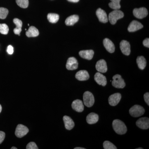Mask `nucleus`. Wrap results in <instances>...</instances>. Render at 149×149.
Returning a JSON list of instances; mask_svg holds the SVG:
<instances>
[{"label":"nucleus","instance_id":"nucleus-1","mask_svg":"<svg viewBox=\"0 0 149 149\" xmlns=\"http://www.w3.org/2000/svg\"><path fill=\"white\" fill-rule=\"evenodd\" d=\"M112 125L113 130L118 134L123 135L127 132V127L121 120L118 119L114 120L113 122Z\"/></svg>","mask_w":149,"mask_h":149},{"label":"nucleus","instance_id":"nucleus-2","mask_svg":"<svg viewBox=\"0 0 149 149\" xmlns=\"http://www.w3.org/2000/svg\"><path fill=\"white\" fill-rule=\"evenodd\" d=\"M124 17V13L119 10H114L109 13L108 20L112 24H115L118 19L122 18Z\"/></svg>","mask_w":149,"mask_h":149},{"label":"nucleus","instance_id":"nucleus-3","mask_svg":"<svg viewBox=\"0 0 149 149\" xmlns=\"http://www.w3.org/2000/svg\"><path fill=\"white\" fill-rule=\"evenodd\" d=\"M144 108L139 105H135L129 110V113L131 116L134 117H140L145 113Z\"/></svg>","mask_w":149,"mask_h":149},{"label":"nucleus","instance_id":"nucleus-4","mask_svg":"<svg viewBox=\"0 0 149 149\" xmlns=\"http://www.w3.org/2000/svg\"><path fill=\"white\" fill-rule=\"evenodd\" d=\"M83 102L86 107H91L95 103V98L92 93L86 91L83 95Z\"/></svg>","mask_w":149,"mask_h":149},{"label":"nucleus","instance_id":"nucleus-5","mask_svg":"<svg viewBox=\"0 0 149 149\" xmlns=\"http://www.w3.org/2000/svg\"><path fill=\"white\" fill-rule=\"evenodd\" d=\"M112 85L115 88H123L125 87V84L124 80L120 74H117L113 77Z\"/></svg>","mask_w":149,"mask_h":149},{"label":"nucleus","instance_id":"nucleus-6","mask_svg":"<svg viewBox=\"0 0 149 149\" xmlns=\"http://www.w3.org/2000/svg\"><path fill=\"white\" fill-rule=\"evenodd\" d=\"M29 129L25 125L19 124L17 125L15 131V136L19 138H21L27 135Z\"/></svg>","mask_w":149,"mask_h":149},{"label":"nucleus","instance_id":"nucleus-7","mask_svg":"<svg viewBox=\"0 0 149 149\" xmlns=\"http://www.w3.org/2000/svg\"><path fill=\"white\" fill-rule=\"evenodd\" d=\"M133 15L138 19H143L148 15V11L145 8H135L133 10Z\"/></svg>","mask_w":149,"mask_h":149},{"label":"nucleus","instance_id":"nucleus-8","mask_svg":"<svg viewBox=\"0 0 149 149\" xmlns=\"http://www.w3.org/2000/svg\"><path fill=\"white\" fill-rule=\"evenodd\" d=\"M136 125L142 129H148L149 128V119L148 117H143L139 118L136 121Z\"/></svg>","mask_w":149,"mask_h":149},{"label":"nucleus","instance_id":"nucleus-9","mask_svg":"<svg viewBox=\"0 0 149 149\" xmlns=\"http://www.w3.org/2000/svg\"><path fill=\"white\" fill-rule=\"evenodd\" d=\"M120 47L122 53L125 55L128 56L130 53V43L126 40H122L120 42Z\"/></svg>","mask_w":149,"mask_h":149},{"label":"nucleus","instance_id":"nucleus-10","mask_svg":"<svg viewBox=\"0 0 149 149\" xmlns=\"http://www.w3.org/2000/svg\"><path fill=\"white\" fill-rule=\"evenodd\" d=\"M78 63L77 60L74 57H70L67 62L66 67L68 70H74L78 68Z\"/></svg>","mask_w":149,"mask_h":149},{"label":"nucleus","instance_id":"nucleus-11","mask_svg":"<svg viewBox=\"0 0 149 149\" xmlns=\"http://www.w3.org/2000/svg\"><path fill=\"white\" fill-rule=\"evenodd\" d=\"M121 98V95L120 93H115L109 98V103L111 106H115L120 102Z\"/></svg>","mask_w":149,"mask_h":149},{"label":"nucleus","instance_id":"nucleus-12","mask_svg":"<svg viewBox=\"0 0 149 149\" xmlns=\"http://www.w3.org/2000/svg\"><path fill=\"white\" fill-rule=\"evenodd\" d=\"M96 15L98 18L99 21L102 23H105L108 21V18L106 13L104 10L100 8L96 11Z\"/></svg>","mask_w":149,"mask_h":149},{"label":"nucleus","instance_id":"nucleus-13","mask_svg":"<svg viewBox=\"0 0 149 149\" xmlns=\"http://www.w3.org/2000/svg\"><path fill=\"white\" fill-rule=\"evenodd\" d=\"M96 68L100 72L105 73L107 70V66L106 62L103 59L100 60L97 62L96 65Z\"/></svg>","mask_w":149,"mask_h":149},{"label":"nucleus","instance_id":"nucleus-14","mask_svg":"<svg viewBox=\"0 0 149 149\" xmlns=\"http://www.w3.org/2000/svg\"><path fill=\"white\" fill-rule=\"evenodd\" d=\"M94 79L97 83L99 85L105 86L107 85L106 77L103 74H101L100 72H97L95 75Z\"/></svg>","mask_w":149,"mask_h":149},{"label":"nucleus","instance_id":"nucleus-15","mask_svg":"<svg viewBox=\"0 0 149 149\" xmlns=\"http://www.w3.org/2000/svg\"><path fill=\"white\" fill-rule=\"evenodd\" d=\"M143 26L141 23L136 20H133L128 26V30L129 32H134L143 28Z\"/></svg>","mask_w":149,"mask_h":149},{"label":"nucleus","instance_id":"nucleus-16","mask_svg":"<svg viewBox=\"0 0 149 149\" xmlns=\"http://www.w3.org/2000/svg\"><path fill=\"white\" fill-rule=\"evenodd\" d=\"M90 77L88 71L81 70L77 72L75 74V78L79 81H85L88 80Z\"/></svg>","mask_w":149,"mask_h":149},{"label":"nucleus","instance_id":"nucleus-17","mask_svg":"<svg viewBox=\"0 0 149 149\" xmlns=\"http://www.w3.org/2000/svg\"><path fill=\"white\" fill-rule=\"evenodd\" d=\"M104 47L107 51L110 53H113L115 51V46L111 40L108 38H105L103 41Z\"/></svg>","mask_w":149,"mask_h":149},{"label":"nucleus","instance_id":"nucleus-18","mask_svg":"<svg viewBox=\"0 0 149 149\" xmlns=\"http://www.w3.org/2000/svg\"><path fill=\"white\" fill-rule=\"evenodd\" d=\"M72 108L75 111L81 112L84 110V106L83 102L79 100H76L72 102Z\"/></svg>","mask_w":149,"mask_h":149},{"label":"nucleus","instance_id":"nucleus-19","mask_svg":"<svg viewBox=\"0 0 149 149\" xmlns=\"http://www.w3.org/2000/svg\"><path fill=\"white\" fill-rule=\"evenodd\" d=\"M79 55L80 57L84 59L91 60L93 58L94 54V51L92 50H83L79 52Z\"/></svg>","mask_w":149,"mask_h":149},{"label":"nucleus","instance_id":"nucleus-20","mask_svg":"<svg viewBox=\"0 0 149 149\" xmlns=\"http://www.w3.org/2000/svg\"><path fill=\"white\" fill-rule=\"evenodd\" d=\"M63 120L65 126L67 130H71L74 128V122L71 118L67 116H65L63 117Z\"/></svg>","mask_w":149,"mask_h":149},{"label":"nucleus","instance_id":"nucleus-21","mask_svg":"<svg viewBox=\"0 0 149 149\" xmlns=\"http://www.w3.org/2000/svg\"><path fill=\"white\" fill-rule=\"evenodd\" d=\"M86 120L88 124H95L98 121V115L94 113H91L87 116Z\"/></svg>","mask_w":149,"mask_h":149},{"label":"nucleus","instance_id":"nucleus-22","mask_svg":"<svg viewBox=\"0 0 149 149\" xmlns=\"http://www.w3.org/2000/svg\"><path fill=\"white\" fill-rule=\"evenodd\" d=\"M13 22L16 25V28L14 29V33L15 35H17L19 36H20V33L22 31V22L18 19L15 18L13 19Z\"/></svg>","mask_w":149,"mask_h":149},{"label":"nucleus","instance_id":"nucleus-23","mask_svg":"<svg viewBox=\"0 0 149 149\" xmlns=\"http://www.w3.org/2000/svg\"><path fill=\"white\" fill-rule=\"evenodd\" d=\"M79 16L76 15L68 17L65 19V23L67 26H72L78 22Z\"/></svg>","mask_w":149,"mask_h":149},{"label":"nucleus","instance_id":"nucleus-24","mask_svg":"<svg viewBox=\"0 0 149 149\" xmlns=\"http://www.w3.org/2000/svg\"><path fill=\"white\" fill-rule=\"evenodd\" d=\"M26 35L28 37H36L39 35V32L36 27L31 26L26 32Z\"/></svg>","mask_w":149,"mask_h":149},{"label":"nucleus","instance_id":"nucleus-25","mask_svg":"<svg viewBox=\"0 0 149 149\" xmlns=\"http://www.w3.org/2000/svg\"><path fill=\"white\" fill-rule=\"evenodd\" d=\"M136 61H137V64L140 69L142 70L145 69L146 66L147 62L146 58L143 56L138 57L137 60H136Z\"/></svg>","mask_w":149,"mask_h":149},{"label":"nucleus","instance_id":"nucleus-26","mask_svg":"<svg viewBox=\"0 0 149 149\" xmlns=\"http://www.w3.org/2000/svg\"><path fill=\"white\" fill-rule=\"evenodd\" d=\"M47 19L51 23H56L58 21L59 16L57 14L49 13L47 15Z\"/></svg>","mask_w":149,"mask_h":149},{"label":"nucleus","instance_id":"nucleus-27","mask_svg":"<svg viewBox=\"0 0 149 149\" xmlns=\"http://www.w3.org/2000/svg\"><path fill=\"white\" fill-rule=\"evenodd\" d=\"M121 0H111V2L109 5L111 8L113 10H119L120 8V1Z\"/></svg>","mask_w":149,"mask_h":149},{"label":"nucleus","instance_id":"nucleus-28","mask_svg":"<svg viewBox=\"0 0 149 149\" xmlns=\"http://www.w3.org/2000/svg\"><path fill=\"white\" fill-rule=\"evenodd\" d=\"M16 2L17 5L22 8H27L29 5L28 0H16Z\"/></svg>","mask_w":149,"mask_h":149},{"label":"nucleus","instance_id":"nucleus-29","mask_svg":"<svg viewBox=\"0 0 149 149\" xmlns=\"http://www.w3.org/2000/svg\"><path fill=\"white\" fill-rule=\"evenodd\" d=\"M9 28L8 26L6 24H0V33L3 35L8 34Z\"/></svg>","mask_w":149,"mask_h":149},{"label":"nucleus","instance_id":"nucleus-30","mask_svg":"<svg viewBox=\"0 0 149 149\" xmlns=\"http://www.w3.org/2000/svg\"><path fill=\"white\" fill-rule=\"evenodd\" d=\"M8 13V10L4 8H0V19H4Z\"/></svg>","mask_w":149,"mask_h":149},{"label":"nucleus","instance_id":"nucleus-31","mask_svg":"<svg viewBox=\"0 0 149 149\" xmlns=\"http://www.w3.org/2000/svg\"><path fill=\"white\" fill-rule=\"evenodd\" d=\"M103 147L104 149H117L116 146L109 141H105L104 142Z\"/></svg>","mask_w":149,"mask_h":149},{"label":"nucleus","instance_id":"nucleus-32","mask_svg":"<svg viewBox=\"0 0 149 149\" xmlns=\"http://www.w3.org/2000/svg\"><path fill=\"white\" fill-rule=\"evenodd\" d=\"M27 149H38V148L37 147L36 143L34 142H30L29 143L26 147Z\"/></svg>","mask_w":149,"mask_h":149},{"label":"nucleus","instance_id":"nucleus-33","mask_svg":"<svg viewBox=\"0 0 149 149\" xmlns=\"http://www.w3.org/2000/svg\"><path fill=\"white\" fill-rule=\"evenodd\" d=\"M7 52L10 55H12L13 53L14 49L13 47L11 45H9L8 47Z\"/></svg>","mask_w":149,"mask_h":149},{"label":"nucleus","instance_id":"nucleus-34","mask_svg":"<svg viewBox=\"0 0 149 149\" xmlns=\"http://www.w3.org/2000/svg\"><path fill=\"white\" fill-rule=\"evenodd\" d=\"M5 133L3 131H0V144L3 141L5 138Z\"/></svg>","mask_w":149,"mask_h":149},{"label":"nucleus","instance_id":"nucleus-35","mask_svg":"<svg viewBox=\"0 0 149 149\" xmlns=\"http://www.w3.org/2000/svg\"><path fill=\"white\" fill-rule=\"evenodd\" d=\"M144 99L145 102L146 103L148 106L149 105V93H146L144 94Z\"/></svg>","mask_w":149,"mask_h":149},{"label":"nucleus","instance_id":"nucleus-36","mask_svg":"<svg viewBox=\"0 0 149 149\" xmlns=\"http://www.w3.org/2000/svg\"><path fill=\"white\" fill-rule=\"evenodd\" d=\"M143 45L145 47L149 48V38H146L144 40L143 42Z\"/></svg>","mask_w":149,"mask_h":149},{"label":"nucleus","instance_id":"nucleus-37","mask_svg":"<svg viewBox=\"0 0 149 149\" xmlns=\"http://www.w3.org/2000/svg\"><path fill=\"white\" fill-rule=\"evenodd\" d=\"M68 1L70 2L73 3H77L79 2L80 0H67Z\"/></svg>","mask_w":149,"mask_h":149},{"label":"nucleus","instance_id":"nucleus-38","mask_svg":"<svg viewBox=\"0 0 149 149\" xmlns=\"http://www.w3.org/2000/svg\"><path fill=\"white\" fill-rule=\"evenodd\" d=\"M74 149H85V148H80V147H77L74 148Z\"/></svg>","mask_w":149,"mask_h":149},{"label":"nucleus","instance_id":"nucleus-39","mask_svg":"<svg viewBox=\"0 0 149 149\" xmlns=\"http://www.w3.org/2000/svg\"><path fill=\"white\" fill-rule=\"evenodd\" d=\"M2 111V107L1 106V105L0 104V113H1V112Z\"/></svg>","mask_w":149,"mask_h":149},{"label":"nucleus","instance_id":"nucleus-40","mask_svg":"<svg viewBox=\"0 0 149 149\" xmlns=\"http://www.w3.org/2000/svg\"><path fill=\"white\" fill-rule=\"evenodd\" d=\"M11 149H17V148H15V147H13L12 148H11Z\"/></svg>","mask_w":149,"mask_h":149},{"label":"nucleus","instance_id":"nucleus-41","mask_svg":"<svg viewBox=\"0 0 149 149\" xmlns=\"http://www.w3.org/2000/svg\"><path fill=\"white\" fill-rule=\"evenodd\" d=\"M143 148H137V149H143Z\"/></svg>","mask_w":149,"mask_h":149}]
</instances>
